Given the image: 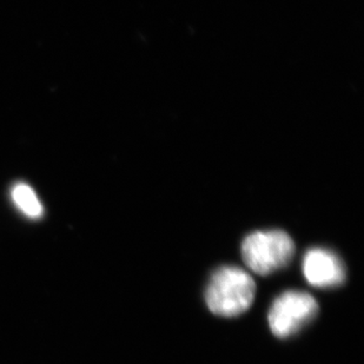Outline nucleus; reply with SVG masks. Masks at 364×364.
Masks as SVG:
<instances>
[{
  "label": "nucleus",
  "instance_id": "obj_2",
  "mask_svg": "<svg viewBox=\"0 0 364 364\" xmlns=\"http://www.w3.org/2000/svg\"><path fill=\"white\" fill-rule=\"evenodd\" d=\"M294 255L295 243L284 231H257L242 243L244 263L257 275L268 276L285 268Z\"/></svg>",
  "mask_w": 364,
  "mask_h": 364
},
{
  "label": "nucleus",
  "instance_id": "obj_5",
  "mask_svg": "<svg viewBox=\"0 0 364 364\" xmlns=\"http://www.w3.org/2000/svg\"><path fill=\"white\" fill-rule=\"evenodd\" d=\"M11 197H12L16 206L21 210V213H24L25 216L33 218V220H38L43 216L44 210H43L41 200L31 186H28L26 183H17L12 188Z\"/></svg>",
  "mask_w": 364,
  "mask_h": 364
},
{
  "label": "nucleus",
  "instance_id": "obj_1",
  "mask_svg": "<svg viewBox=\"0 0 364 364\" xmlns=\"http://www.w3.org/2000/svg\"><path fill=\"white\" fill-rule=\"evenodd\" d=\"M256 284L237 267H222L213 272L206 287V306L217 316L236 317L254 302Z\"/></svg>",
  "mask_w": 364,
  "mask_h": 364
},
{
  "label": "nucleus",
  "instance_id": "obj_3",
  "mask_svg": "<svg viewBox=\"0 0 364 364\" xmlns=\"http://www.w3.org/2000/svg\"><path fill=\"white\" fill-rule=\"evenodd\" d=\"M318 313V304L313 296L304 291L283 292L269 310L270 329L276 337L287 338L299 333Z\"/></svg>",
  "mask_w": 364,
  "mask_h": 364
},
{
  "label": "nucleus",
  "instance_id": "obj_4",
  "mask_svg": "<svg viewBox=\"0 0 364 364\" xmlns=\"http://www.w3.org/2000/svg\"><path fill=\"white\" fill-rule=\"evenodd\" d=\"M303 274L309 284L316 288H333L346 279V268L336 254L314 247L303 258Z\"/></svg>",
  "mask_w": 364,
  "mask_h": 364
}]
</instances>
